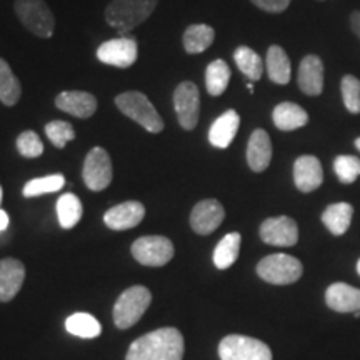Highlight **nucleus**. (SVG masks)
<instances>
[{"mask_svg": "<svg viewBox=\"0 0 360 360\" xmlns=\"http://www.w3.org/2000/svg\"><path fill=\"white\" fill-rule=\"evenodd\" d=\"M182 334L177 328L165 327L134 340L125 360H182Z\"/></svg>", "mask_w": 360, "mask_h": 360, "instance_id": "nucleus-1", "label": "nucleus"}, {"mask_svg": "<svg viewBox=\"0 0 360 360\" xmlns=\"http://www.w3.org/2000/svg\"><path fill=\"white\" fill-rule=\"evenodd\" d=\"M157 4L159 0H112L105 8V20L120 34H127L152 15Z\"/></svg>", "mask_w": 360, "mask_h": 360, "instance_id": "nucleus-2", "label": "nucleus"}, {"mask_svg": "<svg viewBox=\"0 0 360 360\" xmlns=\"http://www.w3.org/2000/svg\"><path fill=\"white\" fill-rule=\"evenodd\" d=\"M115 105L125 117L142 125L147 132L160 134L165 127L164 119L155 110V107L152 105V102L148 101L146 94L139 92V90H129V92L119 94L115 97Z\"/></svg>", "mask_w": 360, "mask_h": 360, "instance_id": "nucleus-3", "label": "nucleus"}, {"mask_svg": "<svg viewBox=\"0 0 360 360\" xmlns=\"http://www.w3.org/2000/svg\"><path fill=\"white\" fill-rule=\"evenodd\" d=\"M17 19L35 37L51 39L56 30V17L45 0H15L13 2Z\"/></svg>", "mask_w": 360, "mask_h": 360, "instance_id": "nucleus-4", "label": "nucleus"}, {"mask_svg": "<svg viewBox=\"0 0 360 360\" xmlns=\"http://www.w3.org/2000/svg\"><path fill=\"white\" fill-rule=\"evenodd\" d=\"M257 274L262 281L274 285H289L302 277L304 267L299 259L287 254H272L260 260Z\"/></svg>", "mask_w": 360, "mask_h": 360, "instance_id": "nucleus-5", "label": "nucleus"}, {"mask_svg": "<svg viewBox=\"0 0 360 360\" xmlns=\"http://www.w3.org/2000/svg\"><path fill=\"white\" fill-rule=\"evenodd\" d=\"M152 302V294L147 287L134 285L119 297L114 307V321L119 328H129L141 321L148 305Z\"/></svg>", "mask_w": 360, "mask_h": 360, "instance_id": "nucleus-6", "label": "nucleus"}, {"mask_svg": "<svg viewBox=\"0 0 360 360\" xmlns=\"http://www.w3.org/2000/svg\"><path fill=\"white\" fill-rule=\"evenodd\" d=\"M220 360H272V350L262 340L247 335H227L219 345Z\"/></svg>", "mask_w": 360, "mask_h": 360, "instance_id": "nucleus-7", "label": "nucleus"}, {"mask_svg": "<svg viewBox=\"0 0 360 360\" xmlns=\"http://www.w3.org/2000/svg\"><path fill=\"white\" fill-rule=\"evenodd\" d=\"M132 255L139 264L147 267H162L174 257V244L167 237H141L132 244Z\"/></svg>", "mask_w": 360, "mask_h": 360, "instance_id": "nucleus-8", "label": "nucleus"}, {"mask_svg": "<svg viewBox=\"0 0 360 360\" xmlns=\"http://www.w3.org/2000/svg\"><path fill=\"white\" fill-rule=\"evenodd\" d=\"M82 177L85 186L90 191L101 192L110 186L112 177H114V169H112L110 155L107 154L105 148L94 147L85 157Z\"/></svg>", "mask_w": 360, "mask_h": 360, "instance_id": "nucleus-9", "label": "nucleus"}, {"mask_svg": "<svg viewBox=\"0 0 360 360\" xmlns=\"http://www.w3.org/2000/svg\"><path fill=\"white\" fill-rule=\"evenodd\" d=\"M174 109L180 127L186 130L195 129L200 115L199 87L191 80L179 84L174 90Z\"/></svg>", "mask_w": 360, "mask_h": 360, "instance_id": "nucleus-10", "label": "nucleus"}, {"mask_svg": "<svg viewBox=\"0 0 360 360\" xmlns=\"http://www.w3.org/2000/svg\"><path fill=\"white\" fill-rule=\"evenodd\" d=\"M139 57V44L134 37H119L103 42L97 49V58L103 64L129 69Z\"/></svg>", "mask_w": 360, "mask_h": 360, "instance_id": "nucleus-11", "label": "nucleus"}, {"mask_svg": "<svg viewBox=\"0 0 360 360\" xmlns=\"http://www.w3.org/2000/svg\"><path fill=\"white\" fill-rule=\"evenodd\" d=\"M260 238L269 245L294 247L299 240V227L295 220L287 215L270 217L260 225Z\"/></svg>", "mask_w": 360, "mask_h": 360, "instance_id": "nucleus-12", "label": "nucleus"}, {"mask_svg": "<svg viewBox=\"0 0 360 360\" xmlns=\"http://www.w3.org/2000/svg\"><path fill=\"white\" fill-rule=\"evenodd\" d=\"M225 219V209L219 200L205 199L192 209L191 227L199 236H209L217 231Z\"/></svg>", "mask_w": 360, "mask_h": 360, "instance_id": "nucleus-13", "label": "nucleus"}, {"mask_svg": "<svg viewBox=\"0 0 360 360\" xmlns=\"http://www.w3.org/2000/svg\"><path fill=\"white\" fill-rule=\"evenodd\" d=\"M97 98L84 90H64L56 97V107L58 110L70 114L77 119H89L97 112Z\"/></svg>", "mask_w": 360, "mask_h": 360, "instance_id": "nucleus-14", "label": "nucleus"}, {"mask_svg": "<svg viewBox=\"0 0 360 360\" xmlns=\"http://www.w3.org/2000/svg\"><path fill=\"white\" fill-rule=\"evenodd\" d=\"M143 217H146V207L137 200H129L107 210L103 222L112 231H127L137 227Z\"/></svg>", "mask_w": 360, "mask_h": 360, "instance_id": "nucleus-15", "label": "nucleus"}, {"mask_svg": "<svg viewBox=\"0 0 360 360\" xmlns=\"http://www.w3.org/2000/svg\"><path fill=\"white\" fill-rule=\"evenodd\" d=\"M297 82L299 89L305 96L317 97L323 90V62L319 56H305L299 65V74H297Z\"/></svg>", "mask_w": 360, "mask_h": 360, "instance_id": "nucleus-16", "label": "nucleus"}, {"mask_svg": "<svg viewBox=\"0 0 360 360\" xmlns=\"http://www.w3.org/2000/svg\"><path fill=\"white\" fill-rule=\"evenodd\" d=\"M294 182L304 193L317 191L323 182L321 160L314 155H300L294 164Z\"/></svg>", "mask_w": 360, "mask_h": 360, "instance_id": "nucleus-17", "label": "nucleus"}, {"mask_svg": "<svg viewBox=\"0 0 360 360\" xmlns=\"http://www.w3.org/2000/svg\"><path fill=\"white\" fill-rule=\"evenodd\" d=\"M24 278L25 267L20 260H0V302H11L22 289Z\"/></svg>", "mask_w": 360, "mask_h": 360, "instance_id": "nucleus-18", "label": "nucleus"}, {"mask_svg": "<svg viewBox=\"0 0 360 360\" xmlns=\"http://www.w3.org/2000/svg\"><path fill=\"white\" fill-rule=\"evenodd\" d=\"M272 160V142L264 129H255L247 146V164L252 172H264Z\"/></svg>", "mask_w": 360, "mask_h": 360, "instance_id": "nucleus-19", "label": "nucleus"}, {"mask_svg": "<svg viewBox=\"0 0 360 360\" xmlns=\"http://www.w3.org/2000/svg\"><path fill=\"white\" fill-rule=\"evenodd\" d=\"M326 304L340 314L357 312L360 310V289L344 282L332 283L326 292Z\"/></svg>", "mask_w": 360, "mask_h": 360, "instance_id": "nucleus-20", "label": "nucleus"}, {"mask_svg": "<svg viewBox=\"0 0 360 360\" xmlns=\"http://www.w3.org/2000/svg\"><path fill=\"white\" fill-rule=\"evenodd\" d=\"M238 125H240V115L233 109L225 110L219 119H215L209 130L210 143L217 148H227L236 139Z\"/></svg>", "mask_w": 360, "mask_h": 360, "instance_id": "nucleus-21", "label": "nucleus"}, {"mask_svg": "<svg viewBox=\"0 0 360 360\" xmlns=\"http://www.w3.org/2000/svg\"><path fill=\"white\" fill-rule=\"evenodd\" d=\"M274 125L282 132H292L309 124V114L294 102H282L272 112Z\"/></svg>", "mask_w": 360, "mask_h": 360, "instance_id": "nucleus-22", "label": "nucleus"}, {"mask_svg": "<svg viewBox=\"0 0 360 360\" xmlns=\"http://www.w3.org/2000/svg\"><path fill=\"white\" fill-rule=\"evenodd\" d=\"M269 79L274 84L285 85L290 82V58L281 45H270L265 57Z\"/></svg>", "mask_w": 360, "mask_h": 360, "instance_id": "nucleus-23", "label": "nucleus"}, {"mask_svg": "<svg viewBox=\"0 0 360 360\" xmlns=\"http://www.w3.org/2000/svg\"><path fill=\"white\" fill-rule=\"evenodd\" d=\"M354 217V207L347 202L328 205L322 214V222L334 236H344L349 231Z\"/></svg>", "mask_w": 360, "mask_h": 360, "instance_id": "nucleus-24", "label": "nucleus"}, {"mask_svg": "<svg viewBox=\"0 0 360 360\" xmlns=\"http://www.w3.org/2000/svg\"><path fill=\"white\" fill-rule=\"evenodd\" d=\"M215 30L207 24H192L184 32L182 42L187 53H202L214 44Z\"/></svg>", "mask_w": 360, "mask_h": 360, "instance_id": "nucleus-25", "label": "nucleus"}, {"mask_svg": "<svg viewBox=\"0 0 360 360\" xmlns=\"http://www.w3.org/2000/svg\"><path fill=\"white\" fill-rule=\"evenodd\" d=\"M22 97V85L7 60L0 58V102L7 107L17 105Z\"/></svg>", "mask_w": 360, "mask_h": 360, "instance_id": "nucleus-26", "label": "nucleus"}, {"mask_svg": "<svg viewBox=\"0 0 360 360\" xmlns=\"http://www.w3.org/2000/svg\"><path fill=\"white\" fill-rule=\"evenodd\" d=\"M231 82V67L222 58L210 62L205 69V87L212 97H219L227 90Z\"/></svg>", "mask_w": 360, "mask_h": 360, "instance_id": "nucleus-27", "label": "nucleus"}, {"mask_svg": "<svg viewBox=\"0 0 360 360\" xmlns=\"http://www.w3.org/2000/svg\"><path fill=\"white\" fill-rule=\"evenodd\" d=\"M240 242L242 237L238 232L227 233L222 240L219 242L214 250V264L215 267L220 270H225L232 267L237 262L238 252H240Z\"/></svg>", "mask_w": 360, "mask_h": 360, "instance_id": "nucleus-28", "label": "nucleus"}, {"mask_svg": "<svg viewBox=\"0 0 360 360\" xmlns=\"http://www.w3.org/2000/svg\"><path fill=\"white\" fill-rule=\"evenodd\" d=\"M233 60L238 67V70L250 80H259L264 74V64L262 58L255 51H252L247 45H240L233 52Z\"/></svg>", "mask_w": 360, "mask_h": 360, "instance_id": "nucleus-29", "label": "nucleus"}, {"mask_svg": "<svg viewBox=\"0 0 360 360\" xmlns=\"http://www.w3.org/2000/svg\"><path fill=\"white\" fill-rule=\"evenodd\" d=\"M84 207L82 202L75 193H64L60 199L57 200V215L58 222L64 229H72L79 224L82 219Z\"/></svg>", "mask_w": 360, "mask_h": 360, "instance_id": "nucleus-30", "label": "nucleus"}, {"mask_svg": "<svg viewBox=\"0 0 360 360\" xmlns=\"http://www.w3.org/2000/svg\"><path fill=\"white\" fill-rule=\"evenodd\" d=\"M65 328L69 334L82 337V339H96L102 332V326L97 319L85 312L70 315L65 321Z\"/></svg>", "mask_w": 360, "mask_h": 360, "instance_id": "nucleus-31", "label": "nucleus"}, {"mask_svg": "<svg viewBox=\"0 0 360 360\" xmlns=\"http://www.w3.org/2000/svg\"><path fill=\"white\" fill-rule=\"evenodd\" d=\"M64 186H65L64 175L53 174V175H47V177L29 180V182L24 186V192L22 193H24V197H27V199H30V197H39V195H44V193L57 192Z\"/></svg>", "mask_w": 360, "mask_h": 360, "instance_id": "nucleus-32", "label": "nucleus"}, {"mask_svg": "<svg viewBox=\"0 0 360 360\" xmlns=\"http://www.w3.org/2000/svg\"><path fill=\"white\" fill-rule=\"evenodd\" d=\"M342 101L350 114H360V80L354 75H344L340 82Z\"/></svg>", "mask_w": 360, "mask_h": 360, "instance_id": "nucleus-33", "label": "nucleus"}, {"mask_svg": "<svg viewBox=\"0 0 360 360\" xmlns=\"http://www.w3.org/2000/svg\"><path fill=\"white\" fill-rule=\"evenodd\" d=\"M334 170L342 184H354L360 175V159L354 155L335 157Z\"/></svg>", "mask_w": 360, "mask_h": 360, "instance_id": "nucleus-34", "label": "nucleus"}, {"mask_svg": "<svg viewBox=\"0 0 360 360\" xmlns=\"http://www.w3.org/2000/svg\"><path fill=\"white\" fill-rule=\"evenodd\" d=\"M45 134H47L49 141H51L57 148H64L67 142L74 141L75 130L65 120H52L45 125Z\"/></svg>", "mask_w": 360, "mask_h": 360, "instance_id": "nucleus-35", "label": "nucleus"}, {"mask_svg": "<svg viewBox=\"0 0 360 360\" xmlns=\"http://www.w3.org/2000/svg\"><path fill=\"white\" fill-rule=\"evenodd\" d=\"M17 150L22 157L35 159L44 154V143L34 130H25L17 137Z\"/></svg>", "mask_w": 360, "mask_h": 360, "instance_id": "nucleus-36", "label": "nucleus"}, {"mask_svg": "<svg viewBox=\"0 0 360 360\" xmlns=\"http://www.w3.org/2000/svg\"><path fill=\"white\" fill-rule=\"evenodd\" d=\"M255 7L269 13H281L287 11L292 0H250Z\"/></svg>", "mask_w": 360, "mask_h": 360, "instance_id": "nucleus-37", "label": "nucleus"}, {"mask_svg": "<svg viewBox=\"0 0 360 360\" xmlns=\"http://www.w3.org/2000/svg\"><path fill=\"white\" fill-rule=\"evenodd\" d=\"M350 27H352V32L357 35V39L360 40V11H355L350 13Z\"/></svg>", "mask_w": 360, "mask_h": 360, "instance_id": "nucleus-38", "label": "nucleus"}, {"mask_svg": "<svg viewBox=\"0 0 360 360\" xmlns=\"http://www.w3.org/2000/svg\"><path fill=\"white\" fill-rule=\"evenodd\" d=\"M8 222H11V219H8V214L6 212V210L0 209V232L6 231V229L8 227Z\"/></svg>", "mask_w": 360, "mask_h": 360, "instance_id": "nucleus-39", "label": "nucleus"}, {"mask_svg": "<svg viewBox=\"0 0 360 360\" xmlns=\"http://www.w3.org/2000/svg\"><path fill=\"white\" fill-rule=\"evenodd\" d=\"M355 147H357V150L360 152V137L355 139Z\"/></svg>", "mask_w": 360, "mask_h": 360, "instance_id": "nucleus-40", "label": "nucleus"}, {"mask_svg": "<svg viewBox=\"0 0 360 360\" xmlns=\"http://www.w3.org/2000/svg\"><path fill=\"white\" fill-rule=\"evenodd\" d=\"M247 89H249L250 92H254V85H252L250 82H247Z\"/></svg>", "mask_w": 360, "mask_h": 360, "instance_id": "nucleus-41", "label": "nucleus"}, {"mask_svg": "<svg viewBox=\"0 0 360 360\" xmlns=\"http://www.w3.org/2000/svg\"><path fill=\"white\" fill-rule=\"evenodd\" d=\"M354 317H355V319L360 317V310H357V312H354Z\"/></svg>", "mask_w": 360, "mask_h": 360, "instance_id": "nucleus-42", "label": "nucleus"}, {"mask_svg": "<svg viewBox=\"0 0 360 360\" xmlns=\"http://www.w3.org/2000/svg\"><path fill=\"white\" fill-rule=\"evenodd\" d=\"M357 272H359V276H360V259H359V262H357Z\"/></svg>", "mask_w": 360, "mask_h": 360, "instance_id": "nucleus-43", "label": "nucleus"}, {"mask_svg": "<svg viewBox=\"0 0 360 360\" xmlns=\"http://www.w3.org/2000/svg\"><path fill=\"white\" fill-rule=\"evenodd\" d=\"M0 202H2V188H0Z\"/></svg>", "mask_w": 360, "mask_h": 360, "instance_id": "nucleus-44", "label": "nucleus"}, {"mask_svg": "<svg viewBox=\"0 0 360 360\" xmlns=\"http://www.w3.org/2000/svg\"><path fill=\"white\" fill-rule=\"evenodd\" d=\"M321 2H322V0H321Z\"/></svg>", "mask_w": 360, "mask_h": 360, "instance_id": "nucleus-45", "label": "nucleus"}]
</instances>
